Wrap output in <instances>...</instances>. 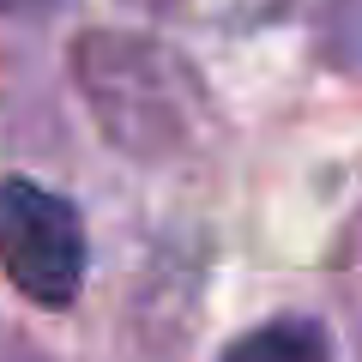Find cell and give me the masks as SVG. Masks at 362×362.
I'll return each mask as SVG.
<instances>
[{
    "instance_id": "1",
    "label": "cell",
    "mask_w": 362,
    "mask_h": 362,
    "mask_svg": "<svg viewBox=\"0 0 362 362\" xmlns=\"http://www.w3.org/2000/svg\"><path fill=\"white\" fill-rule=\"evenodd\" d=\"M73 78L97 127L133 157L181 151L206 115V90L194 66L175 61V49L133 37V30H85L73 42Z\"/></svg>"
},
{
    "instance_id": "3",
    "label": "cell",
    "mask_w": 362,
    "mask_h": 362,
    "mask_svg": "<svg viewBox=\"0 0 362 362\" xmlns=\"http://www.w3.org/2000/svg\"><path fill=\"white\" fill-rule=\"evenodd\" d=\"M218 362H332V344L314 320L284 314V320H266L254 332H242Z\"/></svg>"
},
{
    "instance_id": "2",
    "label": "cell",
    "mask_w": 362,
    "mask_h": 362,
    "mask_svg": "<svg viewBox=\"0 0 362 362\" xmlns=\"http://www.w3.org/2000/svg\"><path fill=\"white\" fill-rule=\"evenodd\" d=\"M0 272L25 302L66 314L85 290V218L30 175H0Z\"/></svg>"
}]
</instances>
